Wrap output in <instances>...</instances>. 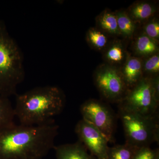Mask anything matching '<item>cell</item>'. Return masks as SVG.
Wrapping results in <instances>:
<instances>
[{"label":"cell","instance_id":"1","mask_svg":"<svg viewBox=\"0 0 159 159\" xmlns=\"http://www.w3.org/2000/svg\"><path fill=\"white\" fill-rule=\"evenodd\" d=\"M59 126L15 125L0 132V159H42L54 148Z\"/></svg>","mask_w":159,"mask_h":159},{"label":"cell","instance_id":"2","mask_svg":"<svg viewBox=\"0 0 159 159\" xmlns=\"http://www.w3.org/2000/svg\"><path fill=\"white\" fill-rule=\"evenodd\" d=\"M16 101L15 115L20 124L39 125L54 122L63 110L65 97L57 87L46 86L16 95Z\"/></svg>","mask_w":159,"mask_h":159},{"label":"cell","instance_id":"3","mask_svg":"<svg viewBox=\"0 0 159 159\" xmlns=\"http://www.w3.org/2000/svg\"><path fill=\"white\" fill-rule=\"evenodd\" d=\"M25 77L22 53L0 20V96L9 98L16 95Z\"/></svg>","mask_w":159,"mask_h":159},{"label":"cell","instance_id":"4","mask_svg":"<svg viewBox=\"0 0 159 159\" xmlns=\"http://www.w3.org/2000/svg\"><path fill=\"white\" fill-rule=\"evenodd\" d=\"M119 116L125 132V142L140 148L158 142V116H147L119 107Z\"/></svg>","mask_w":159,"mask_h":159},{"label":"cell","instance_id":"5","mask_svg":"<svg viewBox=\"0 0 159 159\" xmlns=\"http://www.w3.org/2000/svg\"><path fill=\"white\" fill-rule=\"evenodd\" d=\"M159 100L155 96L149 78H142L127 91L119 107L147 116L158 115Z\"/></svg>","mask_w":159,"mask_h":159},{"label":"cell","instance_id":"6","mask_svg":"<svg viewBox=\"0 0 159 159\" xmlns=\"http://www.w3.org/2000/svg\"><path fill=\"white\" fill-rule=\"evenodd\" d=\"M80 110L82 119L98 129L109 142H114L116 118L109 107L96 99H90L84 102Z\"/></svg>","mask_w":159,"mask_h":159},{"label":"cell","instance_id":"7","mask_svg":"<svg viewBox=\"0 0 159 159\" xmlns=\"http://www.w3.org/2000/svg\"><path fill=\"white\" fill-rule=\"evenodd\" d=\"M95 81L104 98L111 102H120L128 91L121 72L109 66H104L96 72Z\"/></svg>","mask_w":159,"mask_h":159},{"label":"cell","instance_id":"8","mask_svg":"<svg viewBox=\"0 0 159 159\" xmlns=\"http://www.w3.org/2000/svg\"><path fill=\"white\" fill-rule=\"evenodd\" d=\"M80 142L96 159H107L108 141L93 125L84 119L80 120L75 128Z\"/></svg>","mask_w":159,"mask_h":159},{"label":"cell","instance_id":"9","mask_svg":"<svg viewBox=\"0 0 159 159\" xmlns=\"http://www.w3.org/2000/svg\"><path fill=\"white\" fill-rule=\"evenodd\" d=\"M56 159H96L79 141L55 146Z\"/></svg>","mask_w":159,"mask_h":159},{"label":"cell","instance_id":"10","mask_svg":"<svg viewBox=\"0 0 159 159\" xmlns=\"http://www.w3.org/2000/svg\"><path fill=\"white\" fill-rule=\"evenodd\" d=\"M121 74L128 89L131 88L142 78V61L136 57H129Z\"/></svg>","mask_w":159,"mask_h":159},{"label":"cell","instance_id":"11","mask_svg":"<svg viewBox=\"0 0 159 159\" xmlns=\"http://www.w3.org/2000/svg\"><path fill=\"white\" fill-rule=\"evenodd\" d=\"M14 107L8 97L0 96V132L15 125Z\"/></svg>","mask_w":159,"mask_h":159},{"label":"cell","instance_id":"12","mask_svg":"<svg viewBox=\"0 0 159 159\" xmlns=\"http://www.w3.org/2000/svg\"><path fill=\"white\" fill-rule=\"evenodd\" d=\"M139 148L126 142L109 147L107 159H132Z\"/></svg>","mask_w":159,"mask_h":159},{"label":"cell","instance_id":"13","mask_svg":"<svg viewBox=\"0 0 159 159\" xmlns=\"http://www.w3.org/2000/svg\"><path fill=\"white\" fill-rule=\"evenodd\" d=\"M155 11L152 5L146 2L137 3L130 10L131 18L138 21L145 20L151 17Z\"/></svg>","mask_w":159,"mask_h":159},{"label":"cell","instance_id":"14","mask_svg":"<svg viewBox=\"0 0 159 159\" xmlns=\"http://www.w3.org/2000/svg\"><path fill=\"white\" fill-rule=\"evenodd\" d=\"M157 45L155 40L145 34L141 35L137 39L135 49L140 55L147 56L155 54L158 50Z\"/></svg>","mask_w":159,"mask_h":159},{"label":"cell","instance_id":"15","mask_svg":"<svg viewBox=\"0 0 159 159\" xmlns=\"http://www.w3.org/2000/svg\"><path fill=\"white\" fill-rule=\"evenodd\" d=\"M116 16L120 34L125 37L132 36L135 29L133 20L124 12H118Z\"/></svg>","mask_w":159,"mask_h":159},{"label":"cell","instance_id":"16","mask_svg":"<svg viewBox=\"0 0 159 159\" xmlns=\"http://www.w3.org/2000/svg\"><path fill=\"white\" fill-rule=\"evenodd\" d=\"M99 24L102 29L114 34H120L116 16L109 12H105L99 19Z\"/></svg>","mask_w":159,"mask_h":159},{"label":"cell","instance_id":"17","mask_svg":"<svg viewBox=\"0 0 159 159\" xmlns=\"http://www.w3.org/2000/svg\"><path fill=\"white\" fill-rule=\"evenodd\" d=\"M87 38L91 44L98 49L104 48L107 43V38L105 34L94 29L89 30Z\"/></svg>","mask_w":159,"mask_h":159},{"label":"cell","instance_id":"18","mask_svg":"<svg viewBox=\"0 0 159 159\" xmlns=\"http://www.w3.org/2000/svg\"><path fill=\"white\" fill-rule=\"evenodd\" d=\"M124 55V51L121 45L116 44L108 49L106 53V57L111 62L119 63L123 60Z\"/></svg>","mask_w":159,"mask_h":159},{"label":"cell","instance_id":"19","mask_svg":"<svg viewBox=\"0 0 159 159\" xmlns=\"http://www.w3.org/2000/svg\"><path fill=\"white\" fill-rule=\"evenodd\" d=\"M158 149H152L150 146L139 148L132 159H159Z\"/></svg>","mask_w":159,"mask_h":159},{"label":"cell","instance_id":"20","mask_svg":"<svg viewBox=\"0 0 159 159\" xmlns=\"http://www.w3.org/2000/svg\"><path fill=\"white\" fill-rule=\"evenodd\" d=\"M144 69L146 72L150 74H157L159 71V56L154 54L151 56L145 62Z\"/></svg>","mask_w":159,"mask_h":159},{"label":"cell","instance_id":"21","mask_svg":"<svg viewBox=\"0 0 159 159\" xmlns=\"http://www.w3.org/2000/svg\"><path fill=\"white\" fill-rule=\"evenodd\" d=\"M145 35L154 40L159 38V24L157 20H152L145 27Z\"/></svg>","mask_w":159,"mask_h":159},{"label":"cell","instance_id":"22","mask_svg":"<svg viewBox=\"0 0 159 159\" xmlns=\"http://www.w3.org/2000/svg\"></svg>","mask_w":159,"mask_h":159}]
</instances>
